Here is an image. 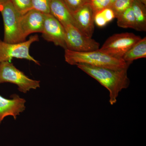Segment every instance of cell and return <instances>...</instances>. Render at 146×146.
<instances>
[{
  "label": "cell",
  "mask_w": 146,
  "mask_h": 146,
  "mask_svg": "<svg viewBox=\"0 0 146 146\" xmlns=\"http://www.w3.org/2000/svg\"><path fill=\"white\" fill-rule=\"evenodd\" d=\"M77 66L108 90L109 102L111 105L117 103L120 92L129 86L130 80L128 77V69L115 70L85 64H79Z\"/></svg>",
  "instance_id": "6da1fadb"
},
{
  "label": "cell",
  "mask_w": 146,
  "mask_h": 146,
  "mask_svg": "<svg viewBox=\"0 0 146 146\" xmlns=\"http://www.w3.org/2000/svg\"><path fill=\"white\" fill-rule=\"evenodd\" d=\"M65 61L71 65L85 64L115 70L128 69L131 64L125 62L123 59L112 57L99 50L78 52L65 49Z\"/></svg>",
  "instance_id": "7a4b0ae2"
},
{
  "label": "cell",
  "mask_w": 146,
  "mask_h": 146,
  "mask_svg": "<svg viewBox=\"0 0 146 146\" xmlns=\"http://www.w3.org/2000/svg\"><path fill=\"white\" fill-rule=\"evenodd\" d=\"M0 12L3 21V41L7 43H17L26 41L21 28L22 15L15 9L9 0L0 5Z\"/></svg>",
  "instance_id": "3957f363"
},
{
  "label": "cell",
  "mask_w": 146,
  "mask_h": 146,
  "mask_svg": "<svg viewBox=\"0 0 146 146\" xmlns=\"http://www.w3.org/2000/svg\"><path fill=\"white\" fill-rule=\"evenodd\" d=\"M9 82L18 86L20 92L27 93L40 87V81L30 78L9 61L0 63V83Z\"/></svg>",
  "instance_id": "277c9868"
},
{
  "label": "cell",
  "mask_w": 146,
  "mask_h": 146,
  "mask_svg": "<svg viewBox=\"0 0 146 146\" xmlns=\"http://www.w3.org/2000/svg\"><path fill=\"white\" fill-rule=\"evenodd\" d=\"M141 39L130 33L114 34L110 36L99 50L112 57L122 59L126 53Z\"/></svg>",
  "instance_id": "5b68a950"
},
{
  "label": "cell",
  "mask_w": 146,
  "mask_h": 146,
  "mask_svg": "<svg viewBox=\"0 0 146 146\" xmlns=\"http://www.w3.org/2000/svg\"><path fill=\"white\" fill-rule=\"evenodd\" d=\"M39 41L38 35L31 36L25 42L9 43L0 40V63L6 61L10 62L13 58L25 59L40 65L39 61L29 53L31 46L35 42Z\"/></svg>",
  "instance_id": "8992f818"
},
{
  "label": "cell",
  "mask_w": 146,
  "mask_h": 146,
  "mask_svg": "<svg viewBox=\"0 0 146 146\" xmlns=\"http://www.w3.org/2000/svg\"><path fill=\"white\" fill-rule=\"evenodd\" d=\"M66 48L78 52H87L99 49L100 44L82 33L74 25L64 27Z\"/></svg>",
  "instance_id": "52a82bcc"
},
{
  "label": "cell",
  "mask_w": 146,
  "mask_h": 146,
  "mask_svg": "<svg viewBox=\"0 0 146 146\" xmlns=\"http://www.w3.org/2000/svg\"><path fill=\"white\" fill-rule=\"evenodd\" d=\"M42 36L45 40L55 46L66 48L64 27L51 14H45Z\"/></svg>",
  "instance_id": "ba28073f"
},
{
  "label": "cell",
  "mask_w": 146,
  "mask_h": 146,
  "mask_svg": "<svg viewBox=\"0 0 146 146\" xmlns=\"http://www.w3.org/2000/svg\"><path fill=\"white\" fill-rule=\"evenodd\" d=\"M76 27L84 35L92 37L94 30V12L88 3L73 13Z\"/></svg>",
  "instance_id": "9c48e42d"
},
{
  "label": "cell",
  "mask_w": 146,
  "mask_h": 146,
  "mask_svg": "<svg viewBox=\"0 0 146 146\" xmlns=\"http://www.w3.org/2000/svg\"><path fill=\"white\" fill-rule=\"evenodd\" d=\"M45 14L32 9L22 15L21 25L22 33L25 38L35 33H42L44 27Z\"/></svg>",
  "instance_id": "30bf717a"
},
{
  "label": "cell",
  "mask_w": 146,
  "mask_h": 146,
  "mask_svg": "<svg viewBox=\"0 0 146 146\" xmlns=\"http://www.w3.org/2000/svg\"><path fill=\"white\" fill-rule=\"evenodd\" d=\"M11 97V99H8L0 95V124L7 116H13L16 120L17 116L25 109V99L16 94Z\"/></svg>",
  "instance_id": "8fae6325"
},
{
  "label": "cell",
  "mask_w": 146,
  "mask_h": 146,
  "mask_svg": "<svg viewBox=\"0 0 146 146\" xmlns=\"http://www.w3.org/2000/svg\"><path fill=\"white\" fill-rule=\"evenodd\" d=\"M50 11V14L56 18L64 27L70 24L76 26L72 13L63 0H51Z\"/></svg>",
  "instance_id": "7c38bea8"
},
{
  "label": "cell",
  "mask_w": 146,
  "mask_h": 146,
  "mask_svg": "<svg viewBox=\"0 0 146 146\" xmlns=\"http://www.w3.org/2000/svg\"><path fill=\"white\" fill-rule=\"evenodd\" d=\"M146 58V37L141 39L126 53L122 58L126 62L131 63L133 60Z\"/></svg>",
  "instance_id": "4fadbf2b"
},
{
  "label": "cell",
  "mask_w": 146,
  "mask_h": 146,
  "mask_svg": "<svg viewBox=\"0 0 146 146\" xmlns=\"http://www.w3.org/2000/svg\"><path fill=\"white\" fill-rule=\"evenodd\" d=\"M131 6L136 21L135 30L138 31H146V5L137 0H133Z\"/></svg>",
  "instance_id": "5bb4252c"
},
{
  "label": "cell",
  "mask_w": 146,
  "mask_h": 146,
  "mask_svg": "<svg viewBox=\"0 0 146 146\" xmlns=\"http://www.w3.org/2000/svg\"><path fill=\"white\" fill-rule=\"evenodd\" d=\"M117 24L120 27L135 30L136 21L131 6L129 7L117 17Z\"/></svg>",
  "instance_id": "9a60e30c"
},
{
  "label": "cell",
  "mask_w": 146,
  "mask_h": 146,
  "mask_svg": "<svg viewBox=\"0 0 146 146\" xmlns=\"http://www.w3.org/2000/svg\"><path fill=\"white\" fill-rule=\"evenodd\" d=\"M133 0H116L110 7L117 18L129 7L131 6Z\"/></svg>",
  "instance_id": "2e32d148"
},
{
  "label": "cell",
  "mask_w": 146,
  "mask_h": 146,
  "mask_svg": "<svg viewBox=\"0 0 146 146\" xmlns=\"http://www.w3.org/2000/svg\"><path fill=\"white\" fill-rule=\"evenodd\" d=\"M15 9L21 15H23L33 9L31 0H9Z\"/></svg>",
  "instance_id": "e0dca14e"
},
{
  "label": "cell",
  "mask_w": 146,
  "mask_h": 146,
  "mask_svg": "<svg viewBox=\"0 0 146 146\" xmlns=\"http://www.w3.org/2000/svg\"><path fill=\"white\" fill-rule=\"evenodd\" d=\"M51 1V0H31L33 8L44 14H49Z\"/></svg>",
  "instance_id": "ac0fdd59"
},
{
  "label": "cell",
  "mask_w": 146,
  "mask_h": 146,
  "mask_svg": "<svg viewBox=\"0 0 146 146\" xmlns=\"http://www.w3.org/2000/svg\"><path fill=\"white\" fill-rule=\"evenodd\" d=\"M63 1L72 14L86 4L91 2V0H63Z\"/></svg>",
  "instance_id": "d6986e66"
},
{
  "label": "cell",
  "mask_w": 146,
  "mask_h": 146,
  "mask_svg": "<svg viewBox=\"0 0 146 146\" xmlns=\"http://www.w3.org/2000/svg\"><path fill=\"white\" fill-rule=\"evenodd\" d=\"M94 14L104 9L110 7L111 5V0H91L90 2Z\"/></svg>",
  "instance_id": "ffe728a7"
},
{
  "label": "cell",
  "mask_w": 146,
  "mask_h": 146,
  "mask_svg": "<svg viewBox=\"0 0 146 146\" xmlns=\"http://www.w3.org/2000/svg\"><path fill=\"white\" fill-rule=\"evenodd\" d=\"M94 23L100 27H104L108 24L101 11L94 14Z\"/></svg>",
  "instance_id": "44dd1931"
},
{
  "label": "cell",
  "mask_w": 146,
  "mask_h": 146,
  "mask_svg": "<svg viewBox=\"0 0 146 146\" xmlns=\"http://www.w3.org/2000/svg\"><path fill=\"white\" fill-rule=\"evenodd\" d=\"M101 11L108 23L112 21L115 18L114 11L110 7H107Z\"/></svg>",
  "instance_id": "7402d4cb"
},
{
  "label": "cell",
  "mask_w": 146,
  "mask_h": 146,
  "mask_svg": "<svg viewBox=\"0 0 146 146\" xmlns=\"http://www.w3.org/2000/svg\"><path fill=\"white\" fill-rule=\"evenodd\" d=\"M9 0H0V5L7 2Z\"/></svg>",
  "instance_id": "603a6c76"
},
{
  "label": "cell",
  "mask_w": 146,
  "mask_h": 146,
  "mask_svg": "<svg viewBox=\"0 0 146 146\" xmlns=\"http://www.w3.org/2000/svg\"><path fill=\"white\" fill-rule=\"evenodd\" d=\"M137 1L140 2L142 3L144 5H146V0H137Z\"/></svg>",
  "instance_id": "cb8c5ba5"
},
{
  "label": "cell",
  "mask_w": 146,
  "mask_h": 146,
  "mask_svg": "<svg viewBox=\"0 0 146 146\" xmlns=\"http://www.w3.org/2000/svg\"><path fill=\"white\" fill-rule=\"evenodd\" d=\"M111 5H112V4L113 3H114V2H115V1H116V0H111Z\"/></svg>",
  "instance_id": "d4e9b609"
}]
</instances>
